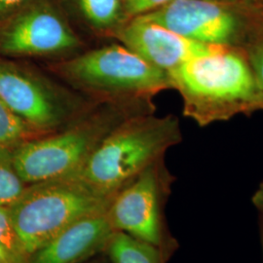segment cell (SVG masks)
<instances>
[{
	"instance_id": "4",
	"label": "cell",
	"mask_w": 263,
	"mask_h": 263,
	"mask_svg": "<svg viewBox=\"0 0 263 263\" xmlns=\"http://www.w3.org/2000/svg\"><path fill=\"white\" fill-rule=\"evenodd\" d=\"M60 73L82 90L121 96L151 104V99L173 89L169 74L151 66L125 45L99 48L64 62Z\"/></svg>"
},
{
	"instance_id": "21",
	"label": "cell",
	"mask_w": 263,
	"mask_h": 263,
	"mask_svg": "<svg viewBox=\"0 0 263 263\" xmlns=\"http://www.w3.org/2000/svg\"><path fill=\"white\" fill-rule=\"evenodd\" d=\"M259 236H260V244L262 250L263 255V216H259Z\"/></svg>"
},
{
	"instance_id": "6",
	"label": "cell",
	"mask_w": 263,
	"mask_h": 263,
	"mask_svg": "<svg viewBox=\"0 0 263 263\" xmlns=\"http://www.w3.org/2000/svg\"><path fill=\"white\" fill-rule=\"evenodd\" d=\"M172 177L163 159L152 164L121 188L107 209L113 229L159 249L168 258L175 249L166 231L163 204Z\"/></svg>"
},
{
	"instance_id": "7",
	"label": "cell",
	"mask_w": 263,
	"mask_h": 263,
	"mask_svg": "<svg viewBox=\"0 0 263 263\" xmlns=\"http://www.w3.org/2000/svg\"><path fill=\"white\" fill-rule=\"evenodd\" d=\"M142 18L199 43L244 52L259 25H252L226 2L173 0Z\"/></svg>"
},
{
	"instance_id": "9",
	"label": "cell",
	"mask_w": 263,
	"mask_h": 263,
	"mask_svg": "<svg viewBox=\"0 0 263 263\" xmlns=\"http://www.w3.org/2000/svg\"><path fill=\"white\" fill-rule=\"evenodd\" d=\"M80 45L66 20L43 2L26 7L0 28V54L5 56H52Z\"/></svg>"
},
{
	"instance_id": "8",
	"label": "cell",
	"mask_w": 263,
	"mask_h": 263,
	"mask_svg": "<svg viewBox=\"0 0 263 263\" xmlns=\"http://www.w3.org/2000/svg\"><path fill=\"white\" fill-rule=\"evenodd\" d=\"M0 100L44 136L70 121L76 103L43 78L0 60Z\"/></svg>"
},
{
	"instance_id": "19",
	"label": "cell",
	"mask_w": 263,
	"mask_h": 263,
	"mask_svg": "<svg viewBox=\"0 0 263 263\" xmlns=\"http://www.w3.org/2000/svg\"><path fill=\"white\" fill-rule=\"evenodd\" d=\"M26 2L27 0H0V21L14 15Z\"/></svg>"
},
{
	"instance_id": "23",
	"label": "cell",
	"mask_w": 263,
	"mask_h": 263,
	"mask_svg": "<svg viewBox=\"0 0 263 263\" xmlns=\"http://www.w3.org/2000/svg\"><path fill=\"white\" fill-rule=\"evenodd\" d=\"M0 263H3V261H2V259H1V257H0Z\"/></svg>"
},
{
	"instance_id": "22",
	"label": "cell",
	"mask_w": 263,
	"mask_h": 263,
	"mask_svg": "<svg viewBox=\"0 0 263 263\" xmlns=\"http://www.w3.org/2000/svg\"><path fill=\"white\" fill-rule=\"evenodd\" d=\"M211 1H218V2H224L226 0H211Z\"/></svg>"
},
{
	"instance_id": "15",
	"label": "cell",
	"mask_w": 263,
	"mask_h": 263,
	"mask_svg": "<svg viewBox=\"0 0 263 263\" xmlns=\"http://www.w3.org/2000/svg\"><path fill=\"white\" fill-rule=\"evenodd\" d=\"M26 186L15 167L13 148L0 146V207L9 208Z\"/></svg>"
},
{
	"instance_id": "5",
	"label": "cell",
	"mask_w": 263,
	"mask_h": 263,
	"mask_svg": "<svg viewBox=\"0 0 263 263\" xmlns=\"http://www.w3.org/2000/svg\"><path fill=\"white\" fill-rule=\"evenodd\" d=\"M97 116L60 132L24 141L13 148L16 170L28 185L76 175L97 145L117 125Z\"/></svg>"
},
{
	"instance_id": "2",
	"label": "cell",
	"mask_w": 263,
	"mask_h": 263,
	"mask_svg": "<svg viewBox=\"0 0 263 263\" xmlns=\"http://www.w3.org/2000/svg\"><path fill=\"white\" fill-rule=\"evenodd\" d=\"M181 140L176 116L133 115L105 135L74 176L96 192L113 197Z\"/></svg>"
},
{
	"instance_id": "16",
	"label": "cell",
	"mask_w": 263,
	"mask_h": 263,
	"mask_svg": "<svg viewBox=\"0 0 263 263\" xmlns=\"http://www.w3.org/2000/svg\"><path fill=\"white\" fill-rule=\"evenodd\" d=\"M0 257L3 263H30V255L21 242L7 209L0 207Z\"/></svg>"
},
{
	"instance_id": "1",
	"label": "cell",
	"mask_w": 263,
	"mask_h": 263,
	"mask_svg": "<svg viewBox=\"0 0 263 263\" xmlns=\"http://www.w3.org/2000/svg\"><path fill=\"white\" fill-rule=\"evenodd\" d=\"M168 74L183 114L200 127L263 111V89L241 51L223 48L196 57Z\"/></svg>"
},
{
	"instance_id": "10",
	"label": "cell",
	"mask_w": 263,
	"mask_h": 263,
	"mask_svg": "<svg viewBox=\"0 0 263 263\" xmlns=\"http://www.w3.org/2000/svg\"><path fill=\"white\" fill-rule=\"evenodd\" d=\"M115 36L151 66L167 73L193 58L223 49L188 39L142 17L125 23L115 31Z\"/></svg>"
},
{
	"instance_id": "13",
	"label": "cell",
	"mask_w": 263,
	"mask_h": 263,
	"mask_svg": "<svg viewBox=\"0 0 263 263\" xmlns=\"http://www.w3.org/2000/svg\"><path fill=\"white\" fill-rule=\"evenodd\" d=\"M90 26L98 30L115 31L125 24L122 0H77Z\"/></svg>"
},
{
	"instance_id": "17",
	"label": "cell",
	"mask_w": 263,
	"mask_h": 263,
	"mask_svg": "<svg viewBox=\"0 0 263 263\" xmlns=\"http://www.w3.org/2000/svg\"><path fill=\"white\" fill-rule=\"evenodd\" d=\"M243 53L254 71L258 84L263 89V25L257 28L252 41Z\"/></svg>"
},
{
	"instance_id": "11",
	"label": "cell",
	"mask_w": 263,
	"mask_h": 263,
	"mask_svg": "<svg viewBox=\"0 0 263 263\" xmlns=\"http://www.w3.org/2000/svg\"><path fill=\"white\" fill-rule=\"evenodd\" d=\"M107 209L68 226L30 254V263H81L105 251L115 232Z\"/></svg>"
},
{
	"instance_id": "12",
	"label": "cell",
	"mask_w": 263,
	"mask_h": 263,
	"mask_svg": "<svg viewBox=\"0 0 263 263\" xmlns=\"http://www.w3.org/2000/svg\"><path fill=\"white\" fill-rule=\"evenodd\" d=\"M112 263H165L159 249L126 233L115 231L105 248Z\"/></svg>"
},
{
	"instance_id": "20",
	"label": "cell",
	"mask_w": 263,
	"mask_h": 263,
	"mask_svg": "<svg viewBox=\"0 0 263 263\" xmlns=\"http://www.w3.org/2000/svg\"><path fill=\"white\" fill-rule=\"evenodd\" d=\"M252 203L259 213V216H263V181L255 189L252 196Z\"/></svg>"
},
{
	"instance_id": "3",
	"label": "cell",
	"mask_w": 263,
	"mask_h": 263,
	"mask_svg": "<svg viewBox=\"0 0 263 263\" xmlns=\"http://www.w3.org/2000/svg\"><path fill=\"white\" fill-rule=\"evenodd\" d=\"M112 199L71 176L28 184L7 211L30 255L79 219L105 211Z\"/></svg>"
},
{
	"instance_id": "18",
	"label": "cell",
	"mask_w": 263,
	"mask_h": 263,
	"mask_svg": "<svg viewBox=\"0 0 263 263\" xmlns=\"http://www.w3.org/2000/svg\"><path fill=\"white\" fill-rule=\"evenodd\" d=\"M173 0H122L125 23L147 15L167 5Z\"/></svg>"
},
{
	"instance_id": "14",
	"label": "cell",
	"mask_w": 263,
	"mask_h": 263,
	"mask_svg": "<svg viewBox=\"0 0 263 263\" xmlns=\"http://www.w3.org/2000/svg\"><path fill=\"white\" fill-rule=\"evenodd\" d=\"M40 136L35 129L0 100V146L14 148L24 141Z\"/></svg>"
}]
</instances>
